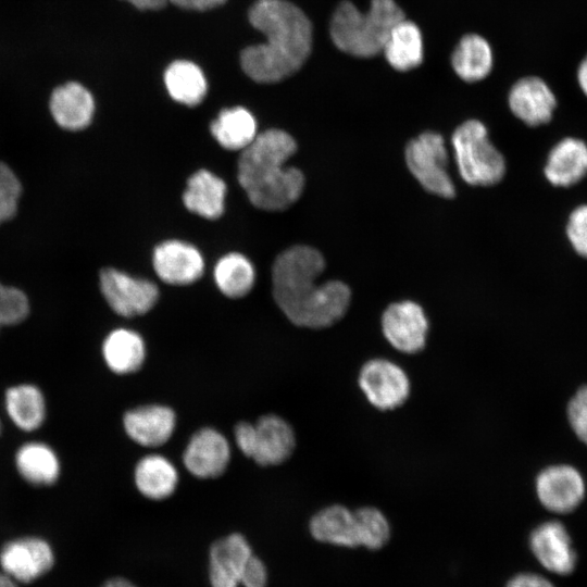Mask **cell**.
<instances>
[{
    "mask_svg": "<svg viewBox=\"0 0 587 587\" xmlns=\"http://www.w3.org/2000/svg\"><path fill=\"white\" fill-rule=\"evenodd\" d=\"M325 261L310 246H294L277 255L272 267L273 297L288 320L297 326L324 328L347 312L351 291L340 280L316 284Z\"/></svg>",
    "mask_w": 587,
    "mask_h": 587,
    "instance_id": "6da1fadb",
    "label": "cell"
},
{
    "mask_svg": "<svg viewBox=\"0 0 587 587\" xmlns=\"http://www.w3.org/2000/svg\"><path fill=\"white\" fill-rule=\"evenodd\" d=\"M248 17L266 39L240 53L241 67L251 79L277 83L301 68L313 42L312 24L301 9L287 0H258Z\"/></svg>",
    "mask_w": 587,
    "mask_h": 587,
    "instance_id": "7a4b0ae2",
    "label": "cell"
},
{
    "mask_svg": "<svg viewBox=\"0 0 587 587\" xmlns=\"http://www.w3.org/2000/svg\"><path fill=\"white\" fill-rule=\"evenodd\" d=\"M296 150L295 139L282 129L257 135L241 150L237 178L254 207L282 211L299 199L304 188L303 173L297 167H284Z\"/></svg>",
    "mask_w": 587,
    "mask_h": 587,
    "instance_id": "3957f363",
    "label": "cell"
},
{
    "mask_svg": "<svg viewBox=\"0 0 587 587\" xmlns=\"http://www.w3.org/2000/svg\"><path fill=\"white\" fill-rule=\"evenodd\" d=\"M405 15L395 0H371L366 12L345 0L334 11L329 34L334 45L357 58H372L383 51L392 28Z\"/></svg>",
    "mask_w": 587,
    "mask_h": 587,
    "instance_id": "277c9868",
    "label": "cell"
},
{
    "mask_svg": "<svg viewBox=\"0 0 587 587\" xmlns=\"http://www.w3.org/2000/svg\"><path fill=\"white\" fill-rule=\"evenodd\" d=\"M452 145L460 175L467 184L491 186L504 176V158L490 142L482 122L462 123L452 135Z\"/></svg>",
    "mask_w": 587,
    "mask_h": 587,
    "instance_id": "5b68a950",
    "label": "cell"
},
{
    "mask_svg": "<svg viewBox=\"0 0 587 587\" xmlns=\"http://www.w3.org/2000/svg\"><path fill=\"white\" fill-rule=\"evenodd\" d=\"M407 166L428 192L453 198L455 189L447 172L448 153L441 135L426 132L412 139L405 148Z\"/></svg>",
    "mask_w": 587,
    "mask_h": 587,
    "instance_id": "8992f818",
    "label": "cell"
},
{
    "mask_svg": "<svg viewBox=\"0 0 587 587\" xmlns=\"http://www.w3.org/2000/svg\"><path fill=\"white\" fill-rule=\"evenodd\" d=\"M99 286L109 307L124 317L147 313L159 297L158 287L153 283L134 278L112 267L101 270Z\"/></svg>",
    "mask_w": 587,
    "mask_h": 587,
    "instance_id": "52a82bcc",
    "label": "cell"
},
{
    "mask_svg": "<svg viewBox=\"0 0 587 587\" xmlns=\"http://www.w3.org/2000/svg\"><path fill=\"white\" fill-rule=\"evenodd\" d=\"M359 386L369 402L379 410H394L403 404L410 395L407 373L398 364L382 358L363 364Z\"/></svg>",
    "mask_w": 587,
    "mask_h": 587,
    "instance_id": "ba28073f",
    "label": "cell"
},
{
    "mask_svg": "<svg viewBox=\"0 0 587 587\" xmlns=\"http://www.w3.org/2000/svg\"><path fill=\"white\" fill-rule=\"evenodd\" d=\"M540 503L558 514L570 513L583 501L586 484L582 473L570 464H553L539 472L535 480Z\"/></svg>",
    "mask_w": 587,
    "mask_h": 587,
    "instance_id": "9c48e42d",
    "label": "cell"
},
{
    "mask_svg": "<svg viewBox=\"0 0 587 587\" xmlns=\"http://www.w3.org/2000/svg\"><path fill=\"white\" fill-rule=\"evenodd\" d=\"M382 329L387 341L403 353H417L424 349L428 320L422 307L405 300L391 303L382 315Z\"/></svg>",
    "mask_w": 587,
    "mask_h": 587,
    "instance_id": "30bf717a",
    "label": "cell"
},
{
    "mask_svg": "<svg viewBox=\"0 0 587 587\" xmlns=\"http://www.w3.org/2000/svg\"><path fill=\"white\" fill-rule=\"evenodd\" d=\"M50 545L38 537L9 541L0 552L3 573L15 582L30 583L46 574L53 565Z\"/></svg>",
    "mask_w": 587,
    "mask_h": 587,
    "instance_id": "8fae6325",
    "label": "cell"
},
{
    "mask_svg": "<svg viewBox=\"0 0 587 587\" xmlns=\"http://www.w3.org/2000/svg\"><path fill=\"white\" fill-rule=\"evenodd\" d=\"M314 539L341 547H365V533L359 510L341 504L328 505L315 513L309 524Z\"/></svg>",
    "mask_w": 587,
    "mask_h": 587,
    "instance_id": "7c38bea8",
    "label": "cell"
},
{
    "mask_svg": "<svg viewBox=\"0 0 587 587\" xmlns=\"http://www.w3.org/2000/svg\"><path fill=\"white\" fill-rule=\"evenodd\" d=\"M508 103L519 120L528 126H539L551 121L558 101L545 79L525 76L511 87Z\"/></svg>",
    "mask_w": 587,
    "mask_h": 587,
    "instance_id": "4fadbf2b",
    "label": "cell"
},
{
    "mask_svg": "<svg viewBox=\"0 0 587 587\" xmlns=\"http://www.w3.org/2000/svg\"><path fill=\"white\" fill-rule=\"evenodd\" d=\"M48 108L52 121L60 128L78 132L91 123L96 102L87 87L79 82L68 80L51 91Z\"/></svg>",
    "mask_w": 587,
    "mask_h": 587,
    "instance_id": "5bb4252c",
    "label": "cell"
},
{
    "mask_svg": "<svg viewBox=\"0 0 587 587\" xmlns=\"http://www.w3.org/2000/svg\"><path fill=\"white\" fill-rule=\"evenodd\" d=\"M230 459L226 438L216 429L204 427L190 438L184 455V464L198 478H214L222 475Z\"/></svg>",
    "mask_w": 587,
    "mask_h": 587,
    "instance_id": "9a60e30c",
    "label": "cell"
},
{
    "mask_svg": "<svg viewBox=\"0 0 587 587\" xmlns=\"http://www.w3.org/2000/svg\"><path fill=\"white\" fill-rule=\"evenodd\" d=\"M532 552L548 571L567 575L576 564V554L571 537L559 521H547L538 525L530 534Z\"/></svg>",
    "mask_w": 587,
    "mask_h": 587,
    "instance_id": "2e32d148",
    "label": "cell"
},
{
    "mask_svg": "<svg viewBox=\"0 0 587 587\" xmlns=\"http://www.w3.org/2000/svg\"><path fill=\"white\" fill-rule=\"evenodd\" d=\"M252 554L248 540L239 533L215 540L209 550L211 587H238L245 565Z\"/></svg>",
    "mask_w": 587,
    "mask_h": 587,
    "instance_id": "e0dca14e",
    "label": "cell"
},
{
    "mask_svg": "<svg viewBox=\"0 0 587 587\" xmlns=\"http://www.w3.org/2000/svg\"><path fill=\"white\" fill-rule=\"evenodd\" d=\"M295 447V433L280 416L266 414L253 424L250 458L259 465H278L285 462L294 452Z\"/></svg>",
    "mask_w": 587,
    "mask_h": 587,
    "instance_id": "ac0fdd59",
    "label": "cell"
},
{
    "mask_svg": "<svg viewBox=\"0 0 587 587\" xmlns=\"http://www.w3.org/2000/svg\"><path fill=\"white\" fill-rule=\"evenodd\" d=\"M153 267L164 283L188 285L201 277L204 264L200 252L193 246L168 240L155 248Z\"/></svg>",
    "mask_w": 587,
    "mask_h": 587,
    "instance_id": "d6986e66",
    "label": "cell"
},
{
    "mask_svg": "<svg viewBox=\"0 0 587 587\" xmlns=\"http://www.w3.org/2000/svg\"><path fill=\"white\" fill-rule=\"evenodd\" d=\"M128 437L145 447H159L172 436L176 417L165 405L147 404L127 411L123 417Z\"/></svg>",
    "mask_w": 587,
    "mask_h": 587,
    "instance_id": "ffe728a7",
    "label": "cell"
},
{
    "mask_svg": "<svg viewBox=\"0 0 587 587\" xmlns=\"http://www.w3.org/2000/svg\"><path fill=\"white\" fill-rule=\"evenodd\" d=\"M587 174V146L577 138H564L550 151L545 167L547 179L554 186L569 187Z\"/></svg>",
    "mask_w": 587,
    "mask_h": 587,
    "instance_id": "44dd1931",
    "label": "cell"
},
{
    "mask_svg": "<svg viewBox=\"0 0 587 587\" xmlns=\"http://www.w3.org/2000/svg\"><path fill=\"white\" fill-rule=\"evenodd\" d=\"M4 409L12 423L23 432H34L45 422L46 399L33 384L11 386L4 394Z\"/></svg>",
    "mask_w": 587,
    "mask_h": 587,
    "instance_id": "7402d4cb",
    "label": "cell"
},
{
    "mask_svg": "<svg viewBox=\"0 0 587 587\" xmlns=\"http://www.w3.org/2000/svg\"><path fill=\"white\" fill-rule=\"evenodd\" d=\"M226 185L223 179L207 170L193 173L187 180L183 195L185 207L209 220L218 218L224 211Z\"/></svg>",
    "mask_w": 587,
    "mask_h": 587,
    "instance_id": "603a6c76",
    "label": "cell"
},
{
    "mask_svg": "<svg viewBox=\"0 0 587 587\" xmlns=\"http://www.w3.org/2000/svg\"><path fill=\"white\" fill-rule=\"evenodd\" d=\"M15 465L21 477L34 486L53 485L61 472L55 451L41 441L22 445L15 453Z\"/></svg>",
    "mask_w": 587,
    "mask_h": 587,
    "instance_id": "cb8c5ba5",
    "label": "cell"
},
{
    "mask_svg": "<svg viewBox=\"0 0 587 587\" xmlns=\"http://www.w3.org/2000/svg\"><path fill=\"white\" fill-rule=\"evenodd\" d=\"M102 355L107 366L113 373L130 374L138 371L145 361V342L138 333L127 328H117L104 338Z\"/></svg>",
    "mask_w": 587,
    "mask_h": 587,
    "instance_id": "d4e9b609",
    "label": "cell"
},
{
    "mask_svg": "<svg viewBox=\"0 0 587 587\" xmlns=\"http://www.w3.org/2000/svg\"><path fill=\"white\" fill-rule=\"evenodd\" d=\"M388 64L400 72L417 67L424 58L423 37L419 26L403 18L390 32L383 51Z\"/></svg>",
    "mask_w": 587,
    "mask_h": 587,
    "instance_id": "484cf974",
    "label": "cell"
},
{
    "mask_svg": "<svg viewBox=\"0 0 587 587\" xmlns=\"http://www.w3.org/2000/svg\"><path fill=\"white\" fill-rule=\"evenodd\" d=\"M492 50L488 41L477 34L464 35L451 55L455 74L467 83L484 79L492 68Z\"/></svg>",
    "mask_w": 587,
    "mask_h": 587,
    "instance_id": "4316f807",
    "label": "cell"
},
{
    "mask_svg": "<svg viewBox=\"0 0 587 587\" xmlns=\"http://www.w3.org/2000/svg\"><path fill=\"white\" fill-rule=\"evenodd\" d=\"M178 474L175 466L166 458L150 454L137 463L135 484L139 492L152 500L170 497L176 489Z\"/></svg>",
    "mask_w": 587,
    "mask_h": 587,
    "instance_id": "83f0119b",
    "label": "cell"
},
{
    "mask_svg": "<svg viewBox=\"0 0 587 587\" xmlns=\"http://www.w3.org/2000/svg\"><path fill=\"white\" fill-rule=\"evenodd\" d=\"M170 96L177 102L193 107L207 95L208 84L201 68L186 60L172 62L164 73Z\"/></svg>",
    "mask_w": 587,
    "mask_h": 587,
    "instance_id": "f1b7e54d",
    "label": "cell"
},
{
    "mask_svg": "<svg viewBox=\"0 0 587 587\" xmlns=\"http://www.w3.org/2000/svg\"><path fill=\"white\" fill-rule=\"evenodd\" d=\"M210 129L216 141L228 150H243L257 136L255 120L242 107L221 111Z\"/></svg>",
    "mask_w": 587,
    "mask_h": 587,
    "instance_id": "f546056e",
    "label": "cell"
},
{
    "mask_svg": "<svg viewBox=\"0 0 587 587\" xmlns=\"http://www.w3.org/2000/svg\"><path fill=\"white\" fill-rule=\"evenodd\" d=\"M214 279L223 295L241 298L252 289L254 270L246 257L233 252L218 260L214 268Z\"/></svg>",
    "mask_w": 587,
    "mask_h": 587,
    "instance_id": "4dcf8cb0",
    "label": "cell"
},
{
    "mask_svg": "<svg viewBox=\"0 0 587 587\" xmlns=\"http://www.w3.org/2000/svg\"><path fill=\"white\" fill-rule=\"evenodd\" d=\"M23 185L16 172L0 160V226L15 217L20 209Z\"/></svg>",
    "mask_w": 587,
    "mask_h": 587,
    "instance_id": "1f68e13d",
    "label": "cell"
},
{
    "mask_svg": "<svg viewBox=\"0 0 587 587\" xmlns=\"http://www.w3.org/2000/svg\"><path fill=\"white\" fill-rule=\"evenodd\" d=\"M29 311L30 303L26 292L0 280V328L24 322Z\"/></svg>",
    "mask_w": 587,
    "mask_h": 587,
    "instance_id": "d6a6232c",
    "label": "cell"
},
{
    "mask_svg": "<svg viewBox=\"0 0 587 587\" xmlns=\"http://www.w3.org/2000/svg\"><path fill=\"white\" fill-rule=\"evenodd\" d=\"M566 413L572 430L587 446V385L577 389L570 399Z\"/></svg>",
    "mask_w": 587,
    "mask_h": 587,
    "instance_id": "836d02e7",
    "label": "cell"
},
{
    "mask_svg": "<svg viewBox=\"0 0 587 587\" xmlns=\"http://www.w3.org/2000/svg\"><path fill=\"white\" fill-rule=\"evenodd\" d=\"M566 233L575 251L587 258V205H580L570 215Z\"/></svg>",
    "mask_w": 587,
    "mask_h": 587,
    "instance_id": "e575fe53",
    "label": "cell"
},
{
    "mask_svg": "<svg viewBox=\"0 0 587 587\" xmlns=\"http://www.w3.org/2000/svg\"><path fill=\"white\" fill-rule=\"evenodd\" d=\"M267 580L268 574L264 562L252 554L245 565L240 585L243 587H266Z\"/></svg>",
    "mask_w": 587,
    "mask_h": 587,
    "instance_id": "d590c367",
    "label": "cell"
},
{
    "mask_svg": "<svg viewBox=\"0 0 587 587\" xmlns=\"http://www.w3.org/2000/svg\"><path fill=\"white\" fill-rule=\"evenodd\" d=\"M507 587H554L547 578L534 574L522 573L509 580Z\"/></svg>",
    "mask_w": 587,
    "mask_h": 587,
    "instance_id": "8d00e7d4",
    "label": "cell"
},
{
    "mask_svg": "<svg viewBox=\"0 0 587 587\" xmlns=\"http://www.w3.org/2000/svg\"><path fill=\"white\" fill-rule=\"evenodd\" d=\"M173 4L186 9L196 11H205L218 5H222L227 0H168Z\"/></svg>",
    "mask_w": 587,
    "mask_h": 587,
    "instance_id": "74e56055",
    "label": "cell"
},
{
    "mask_svg": "<svg viewBox=\"0 0 587 587\" xmlns=\"http://www.w3.org/2000/svg\"><path fill=\"white\" fill-rule=\"evenodd\" d=\"M576 80L582 92L587 97V52L576 67Z\"/></svg>",
    "mask_w": 587,
    "mask_h": 587,
    "instance_id": "f35d334b",
    "label": "cell"
},
{
    "mask_svg": "<svg viewBox=\"0 0 587 587\" xmlns=\"http://www.w3.org/2000/svg\"><path fill=\"white\" fill-rule=\"evenodd\" d=\"M139 10H160L168 0H126Z\"/></svg>",
    "mask_w": 587,
    "mask_h": 587,
    "instance_id": "ab89813d",
    "label": "cell"
},
{
    "mask_svg": "<svg viewBox=\"0 0 587 587\" xmlns=\"http://www.w3.org/2000/svg\"><path fill=\"white\" fill-rule=\"evenodd\" d=\"M101 587H137V586L127 578L113 577L107 580Z\"/></svg>",
    "mask_w": 587,
    "mask_h": 587,
    "instance_id": "60d3db41",
    "label": "cell"
},
{
    "mask_svg": "<svg viewBox=\"0 0 587 587\" xmlns=\"http://www.w3.org/2000/svg\"><path fill=\"white\" fill-rule=\"evenodd\" d=\"M0 587H17L16 582L4 573H0Z\"/></svg>",
    "mask_w": 587,
    "mask_h": 587,
    "instance_id": "b9f144b4",
    "label": "cell"
},
{
    "mask_svg": "<svg viewBox=\"0 0 587 587\" xmlns=\"http://www.w3.org/2000/svg\"><path fill=\"white\" fill-rule=\"evenodd\" d=\"M1 429H2V424H1V420H0V434H1Z\"/></svg>",
    "mask_w": 587,
    "mask_h": 587,
    "instance_id": "7bdbcfd3",
    "label": "cell"
}]
</instances>
